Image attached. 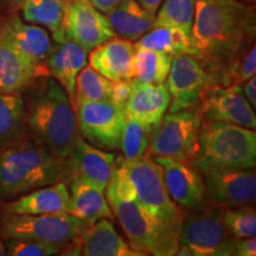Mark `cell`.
<instances>
[{
	"mask_svg": "<svg viewBox=\"0 0 256 256\" xmlns=\"http://www.w3.org/2000/svg\"><path fill=\"white\" fill-rule=\"evenodd\" d=\"M204 200L215 209L252 204L256 198L254 168H211L200 171Z\"/></svg>",
	"mask_w": 256,
	"mask_h": 256,
	"instance_id": "30bf717a",
	"label": "cell"
},
{
	"mask_svg": "<svg viewBox=\"0 0 256 256\" xmlns=\"http://www.w3.org/2000/svg\"><path fill=\"white\" fill-rule=\"evenodd\" d=\"M95 8L104 14L106 16L110 14L113 10L120 4L122 0H89Z\"/></svg>",
	"mask_w": 256,
	"mask_h": 256,
	"instance_id": "f35d334b",
	"label": "cell"
},
{
	"mask_svg": "<svg viewBox=\"0 0 256 256\" xmlns=\"http://www.w3.org/2000/svg\"><path fill=\"white\" fill-rule=\"evenodd\" d=\"M134 52L132 42L114 36L89 51L88 62L92 69L113 82L133 80Z\"/></svg>",
	"mask_w": 256,
	"mask_h": 256,
	"instance_id": "e0dca14e",
	"label": "cell"
},
{
	"mask_svg": "<svg viewBox=\"0 0 256 256\" xmlns=\"http://www.w3.org/2000/svg\"><path fill=\"white\" fill-rule=\"evenodd\" d=\"M220 218L230 235L236 238H255L256 211L250 204L220 209Z\"/></svg>",
	"mask_w": 256,
	"mask_h": 256,
	"instance_id": "d6a6232c",
	"label": "cell"
},
{
	"mask_svg": "<svg viewBox=\"0 0 256 256\" xmlns=\"http://www.w3.org/2000/svg\"><path fill=\"white\" fill-rule=\"evenodd\" d=\"M247 2H254L255 0H247Z\"/></svg>",
	"mask_w": 256,
	"mask_h": 256,
	"instance_id": "b9f144b4",
	"label": "cell"
},
{
	"mask_svg": "<svg viewBox=\"0 0 256 256\" xmlns=\"http://www.w3.org/2000/svg\"><path fill=\"white\" fill-rule=\"evenodd\" d=\"M2 26L5 36L16 49L36 66L40 78L48 75L46 60L52 48L49 34L37 25L25 24L17 16L8 18Z\"/></svg>",
	"mask_w": 256,
	"mask_h": 256,
	"instance_id": "ac0fdd59",
	"label": "cell"
},
{
	"mask_svg": "<svg viewBox=\"0 0 256 256\" xmlns=\"http://www.w3.org/2000/svg\"><path fill=\"white\" fill-rule=\"evenodd\" d=\"M244 83V86H243V94H244L246 98H247L249 104L250 106H252V108L255 110L256 107V78L255 76H252L249 80H247Z\"/></svg>",
	"mask_w": 256,
	"mask_h": 256,
	"instance_id": "74e56055",
	"label": "cell"
},
{
	"mask_svg": "<svg viewBox=\"0 0 256 256\" xmlns=\"http://www.w3.org/2000/svg\"><path fill=\"white\" fill-rule=\"evenodd\" d=\"M202 120H217L255 130L256 115L240 84L212 89L202 106Z\"/></svg>",
	"mask_w": 256,
	"mask_h": 256,
	"instance_id": "9a60e30c",
	"label": "cell"
},
{
	"mask_svg": "<svg viewBox=\"0 0 256 256\" xmlns=\"http://www.w3.org/2000/svg\"><path fill=\"white\" fill-rule=\"evenodd\" d=\"M106 198L134 250L144 255H176L179 248V230L165 226L136 200L108 194Z\"/></svg>",
	"mask_w": 256,
	"mask_h": 256,
	"instance_id": "5b68a950",
	"label": "cell"
},
{
	"mask_svg": "<svg viewBox=\"0 0 256 256\" xmlns=\"http://www.w3.org/2000/svg\"><path fill=\"white\" fill-rule=\"evenodd\" d=\"M68 174V160L25 138L0 148V202L16 200Z\"/></svg>",
	"mask_w": 256,
	"mask_h": 256,
	"instance_id": "3957f363",
	"label": "cell"
},
{
	"mask_svg": "<svg viewBox=\"0 0 256 256\" xmlns=\"http://www.w3.org/2000/svg\"><path fill=\"white\" fill-rule=\"evenodd\" d=\"M70 192L63 180L36 188L8 204V214L19 215H57L69 214Z\"/></svg>",
	"mask_w": 256,
	"mask_h": 256,
	"instance_id": "44dd1931",
	"label": "cell"
},
{
	"mask_svg": "<svg viewBox=\"0 0 256 256\" xmlns=\"http://www.w3.org/2000/svg\"><path fill=\"white\" fill-rule=\"evenodd\" d=\"M134 84V80H121V81H114L112 86L110 98L115 106L121 108L124 112L127 101L130 98Z\"/></svg>",
	"mask_w": 256,
	"mask_h": 256,
	"instance_id": "d590c367",
	"label": "cell"
},
{
	"mask_svg": "<svg viewBox=\"0 0 256 256\" xmlns=\"http://www.w3.org/2000/svg\"><path fill=\"white\" fill-rule=\"evenodd\" d=\"M40 76L36 66L16 49L0 24V92H19Z\"/></svg>",
	"mask_w": 256,
	"mask_h": 256,
	"instance_id": "7402d4cb",
	"label": "cell"
},
{
	"mask_svg": "<svg viewBox=\"0 0 256 256\" xmlns=\"http://www.w3.org/2000/svg\"><path fill=\"white\" fill-rule=\"evenodd\" d=\"M200 124V110L188 108L164 115L152 134L150 152L190 165L197 151Z\"/></svg>",
	"mask_w": 256,
	"mask_h": 256,
	"instance_id": "ba28073f",
	"label": "cell"
},
{
	"mask_svg": "<svg viewBox=\"0 0 256 256\" xmlns=\"http://www.w3.org/2000/svg\"><path fill=\"white\" fill-rule=\"evenodd\" d=\"M156 127L126 118L119 148L124 159H136L146 154Z\"/></svg>",
	"mask_w": 256,
	"mask_h": 256,
	"instance_id": "4dcf8cb0",
	"label": "cell"
},
{
	"mask_svg": "<svg viewBox=\"0 0 256 256\" xmlns=\"http://www.w3.org/2000/svg\"><path fill=\"white\" fill-rule=\"evenodd\" d=\"M172 57L160 51L136 49L133 56V80L139 83H164L171 68Z\"/></svg>",
	"mask_w": 256,
	"mask_h": 256,
	"instance_id": "f1b7e54d",
	"label": "cell"
},
{
	"mask_svg": "<svg viewBox=\"0 0 256 256\" xmlns=\"http://www.w3.org/2000/svg\"><path fill=\"white\" fill-rule=\"evenodd\" d=\"M26 121L34 142L56 156L68 159L80 138V130L72 102L55 78H44L32 92Z\"/></svg>",
	"mask_w": 256,
	"mask_h": 256,
	"instance_id": "7a4b0ae2",
	"label": "cell"
},
{
	"mask_svg": "<svg viewBox=\"0 0 256 256\" xmlns=\"http://www.w3.org/2000/svg\"><path fill=\"white\" fill-rule=\"evenodd\" d=\"M113 81L102 76L100 72L92 68L84 66L78 72L75 83L76 101H110Z\"/></svg>",
	"mask_w": 256,
	"mask_h": 256,
	"instance_id": "f546056e",
	"label": "cell"
},
{
	"mask_svg": "<svg viewBox=\"0 0 256 256\" xmlns=\"http://www.w3.org/2000/svg\"><path fill=\"white\" fill-rule=\"evenodd\" d=\"M107 17L115 34L130 42L154 28L156 22V14L146 11L136 0H122Z\"/></svg>",
	"mask_w": 256,
	"mask_h": 256,
	"instance_id": "d4e9b609",
	"label": "cell"
},
{
	"mask_svg": "<svg viewBox=\"0 0 256 256\" xmlns=\"http://www.w3.org/2000/svg\"><path fill=\"white\" fill-rule=\"evenodd\" d=\"M120 164L127 172L136 190V200L165 226L179 230L184 214L168 196L162 170L151 154L136 159L120 156Z\"/></svg>",
	"mask_w": 256,
	"mask_h": 256,
	"instance_id": "8992f818",
	"label": "cell"
},
{
	"mask_svg": "<svg viewBox=\"0 0 256 256\" xmlns=\"http://www.w3.org/2000/svg\"><path fill=\"white\" fill-rule=\"evenodd\" d=\"M162 166L166 190L178 208L188 211L203 209L204 184L200 171L186 162L165 156H156Z\"/></svg>",
	"mask_w": 256,
	"mask_h": 256,
	"instance_id": "5bb4252c",
	"label": "cell"
},
{
	"mask_svg": "<svg viewBox=\"0 0 256 256\" xmlns=\"http://www.w3.org/2000/svg\"><path fill=\"white\" fill-rule=\"evenodd\" d=\"M64 252V246L36 240L6 238V255L11 256H51Z\"/></svg>",
	"mask_w": 256,
	"mask_h": 256,
	"instance_id": "836d02e7",
	"label": "cell"
},
{
	"mask_svg": "<svg viewBox=\"0 0 256 256\" xmlns=\"http://www.w3.org/2000/svg\"><path fill=\"white\" fill-rule=\"evenodd\" d=\"M6 255V247H5V243L2 242V240L0 238V256H4Z\"/></svg>",
	"mask_w": 256,
	"mask_h": 256,
	"instance_id": "60d3db41",
	"label": "cell"
},
{
	"mask_svg": "<svg viewBox=\"0 0 256 256\" xmlns=\"http://www.w3.org/2000/svg\"><path fill=\"white\" fill-rule=\"evenodd\" d=\"M78 130L92 145L104 150H116L126 121L121 108L112 101H76L74 104Z\"/></svg>",
	"mask_w": 256,
	"mask_h": 256,
	"instance_id": "8fae6325",
	"label": "cell"
},
{
	"mask_svg": "<svg viewBox=\"0 0 256 256\" xmlns=\"http://www.w3.org/2000/svg\"><path fill=\"white\" fill-rule=\"evenodd\" d=\"M89 50L72 40H63L51 48L46 60V72L64 88L74 104L75 83L78 72L88 62Z\"/></svg>",
	"mask_w": 256,
	"mask_h": 256,
	"instance_id": "ffe728a7",
	"label": "cell"
},
{
	"mask_svg": "<svg viewBox=\"0 0 256 256\" xmlns=\"http://www.w3.org/2000/svg\"><path fill=\"white\" fill-rule=\"evenodd\" d=\"M134 46L136 49L160 51L171 57L178 55L194 56V46L190 34L174 26H156L151 28L136 40Z\"/></svg>",
	"mask_w": 256,
	"mask_h": 256,
	"instance_id": "4316f807",
	"label": "cell"
},
{
	"mask_svg": "<svg viewBox=\"0 0 256 256\" xmlns=\"http://www.w3.org/2000/svg\"><path fill=\"white\" fill-rule=\"evenodd\" d=\"M136 2L142 6L146 11H148L150 14H156L164 0H136Z\"/></svg>",
	"mask_w": 256,
	"mask_h": 256,
	"instance_id": "ab89813d",
	"label": "cell"
},
{
	"mask_svg": "<svg viewBox=\"0 0 256 256\" xmlns=\"http://www.w3.org/2000/svg\"><path fill=\"white\" fill-rule=\"evenodd\" d=\"M178 240L194 256H229L235 252L238 238L230 235L220 218V211L214 208L184 217Z\"/></svg>",
	"mask_w": 256,
	"mask_h": 256,
	"instance_id": "9c48e42d",
	"label": "cell"
},
{
	"mask_svg": "<svg viewBox=\"0 0 256 256\" xmlns=\"http://www.w3.org/2000/svg\"><path fill=\"white\" fill-rule=\"evenodd\" d=\"M64 40H69L90 51L110 40L115 32L104 14L89 0H66L63 17Z\"/></svg>",
	"mask_w": 256,
	"mask_h": 256,
	"instance_id": "4fadbf2b",
	"label": "cell"
},
{
	"mask_svg": "<svg viewBox=\"0 0 256 256\" xmlns=\"http://www.w3.org/2000/svg\"><path fill=\"white\" fill-rule=\"evenodd\" d=\"M235 256H255L256 255V240L255 238H238L235 244Z\"/></svg>",
	"mask_w": 256,
	"mask_h": 256,
	"instance_id": "8d00e7d4",
	"label": "cell"
},
{
	"mask_svg": "<svg viewBox=\"0 0 256 256\" xmlns=\"http://www.w3.org/2000/svg\"><path fill=\"white\" fill-rule=\"evenodd\" d=\"M210 80V74L194 56L172 57L171 68L166 78L171 96L170 113L194 108L204 96Z\"/></svg>",
	"mask_w": 256,
	"mask_h": 256,
	"instance_id": "7c38bea8",
	"label": "cell"
},
{
	"mask_svg": "<svg viewBox=\"0 0 256 256\" xmlns=\"http://www.w3.org/2000/svg\"><path fill=\"white\" fill-rule=\"evenodd\" d=\"M171 96L165 83H139L134 81L124 115L147 126L156 127L168 110Z\"/></svg>",
	"mask_w": 256,
	"mask_h": 256,
	"instance_id": "d6986e66",
	"label": "cell"
},
{
	"mask_svg": "<svg viewBox=\"0 0 256 256\" xmlns=\"http://www.w3.org/2000/svg\"><path fill=\"white\" fill-rule=\"evenodd\" d=\"M70 215L78 217L84 223L92 224L100 218H113L104 190L81 178L72 177L70 183Z\"/></svg>",
	"mask_w": 256,
	"mask_h": 256,
	"instance_id": "cb8c5ba5",
	"label": "cell"
},
{
	"mask_svg": "<svg viewBox=\"0 0 256 256\" xmlns=\"http://www.w3.org/2000/svg\"><path fill=\"white\" fill-rule=\"evenodd\" d=\"M88 226L89 224L70 214L19 215L6 212L0 234L5 240H36L72 247L80 243Z\"/></svg>",
	"mask_w": 256,
	"mask_h": 256,
	"instance_id": "52a82bcc",
	"label": "cell"
},
{
	"mask_svg": "<svg viewBox=\"0 0 256 256\" xmlns=\"http://www.w3.org/2000/svg\"><path fill=\"white\" fill-rule=\"evenodd\" d=\"M236 81L238 83L246 82L256 74V48L255 44L249 48L247 52L242 57L241 62L236 66Z\"/></svg>",
	"mask_w": 256,
	"mask_h": 256,
	"instance_id": "e575fe53",
	"label": "cell"
},
{
	"mask_svg": "<svg viewBox=\"0 0 256 256\" xmlns=\"http://www.w3.org/2000/svg\"><path fill=\"white\" fill-rule=\"evenodd\" d=\"M156 14V26H174L191 32L196 0H164Z\"/></svg>",
	"mask_w": 256,
	"mask_h": 256,
	"instance_id": "1f68e13d",
	"label": "cell"
},
{
	"mask_svg": "<svg viewBox=\"0 0 256 256\" xmlns=\"http://www.w3.org/2000/svg\"><path fill=\"white\" fill-rule=\"evenodd\" d=\"M66 0H24L23 17L32 24L49 28L56 43L64 40L63 17Z\"/></svg>",
	"mask_w": 256,
	"mask_h": 256,
	"instance_id": "83f0119b",
	"label": "cell"
},
{
	"mask_svg": "<svg viewBox=\"0 0 256 256\" xmlns=\"http://www.w3.org/2000/svg\"><path fill=\"white\" fill-rule=\"evenodd\" d=\"M81 254L86 256H142L118 234L108 218L89 224L80 241Z\"/></svg>",
	"mask_w": 256,
	"mask_h": 256,
	"instance_id": "603a6c76",
	"label": "cell"
},
{
	"mask_svg": "<svg viewBox=\"0 0 256 256\" xmlns=\"http://www.w3.org/2000/svg\"><path fill=\"white\" fill-rule=\"evenodd\" d=\"M197 171L211 168H255V130L217 120H202L197 151L192 159Z\"/></svg>",
	"mask_w": 256,
	"mask_h": 256,
	"instance_id": "277c9868",
	"label": "cell"
},
{
	"mask_svg": "<svg viewBox=\"0 0 256 256\" xmlns=\"http://www.w3.org/2000/svg\"><path fill=\"white\" fill-rule=\"evenodd\" d=\"M255 34V11L241 0H196L190 36L208 72L235 69Z\"/></svg>",
	"mask_w": 256,
	"mask_h": 256,
	"instance_id": "6da1fadb",
	"label": "cell"
},
{
	"mask_svg": "<svg viewBox=\"0 0 256 256\" xmlns=\"http://www.w3.org/2000/svg\"><path fill=\"white\" fill-rule=\"evenodd\" d=\"M118 156L92 146L80 136L68 156L70 177L81 178L106 191Z\"/></svg>",
	"mask_w": 256,
	"mask_h": 256,
	"instance_id": "2e32d148",
	"label": "cell"
},
{
	"mask_svg": "<svg viewBox=\"0 0 256 256\" xmlns=\"http://www.w3.org/2000/svg\"><path fill=\"white\" fill-rule=\"evenodd\" d=\"M26 104L18 92H0V148L28 138Z\"/></svg>",
	"mask_w": 256,
	"mask_h": 256,
	"instance_id": "484cf974",
	"label": "cell"
}]
</instances>
